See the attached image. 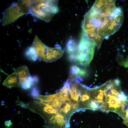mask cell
<instances>
[{"mask_svg":"<svg viewBox=\"0 0 128 128\" xmlns=\"http://www.w3.org/2000/svg\"><path fill=\"white\" fill-rule=\"evenodd\" d=\"M124 18L123 10L116 7L115 0H96L84 16L83 32L95 42L99 50L104 39H108L119 29Z\"/></svg>","mask_w":128,"mask_h":128,"instance_id":"6da1fadb","label":"cell"},{"mask_svg":"<svg viewBox=\"0 0 128 128\" xmlns=\"http://www.w3.org/2000/svg\"><path fill=\"white\" fill-rule=\"evenodd\" d=\"M29 108L44 119L45 128H69L70 118L77 110L70 99L65 83L55 94L38 95L31 101Z\"/></svg>","mask_w":128,"mask_h":128,"instance_id":"7a4b0ae2","label":"cell"},{"mask_svg":"<svg viewBox=\"0 0 128 128\" xmlns=\"http://www.w3.org/2000/svg\"><path fill=\"white\" fill-rule=\"evenodd\" d=\"M118 79L111 80L91 89V94L98 110L118 114L123 119L128 108V100L121 90Z\"/></svg>","mask_w":128,"mask_h":128,"instance_id":"3957f363","label":"cell"},{"mask_svg":"<svg viewBox=\"0 0 128 128\" xmlns=\"http://www.w3.org/2000/svg\"><path fill=\"white\" fill-rule=\"evenodd\" d=\"M96 44L82 32L77 50L71 61L84 68L88 67L94 54Z\"/></svg>","mask_w":128,"mask_h":128,"instance_id":"277c9868","label":"cell"},{"mask_svg":"<svg viewBox=\"0 0 128 128\" xmlns=\"http://www.w3.org/2000/svg\"><path fill=\"white\" fill-rule=\"evenodd\" d=\"M74 79L68 78L66 82L70 99L78 110L87 109L90 100L87 88Z\"/></svg>","mask_w":128,"mask_h":128,"instance_id":"5b68a950","label":"cell"},{"mask_svg":"<svg viewBox=\"0 0 128 128\" xmlns=\"http://www.w3.org/2000/svg\"><path fill=\"white\" fill-rule=\"evenodd\" d=\"M57 0H32L30 14L46 22L59 11Z\"/></svg>","mask_w":128,"mask_h":128,"instance_id":"8992f818","label":"cell"},{"mask_svg":"<svg viewBox=\"0 0 128 128\" xmlns=\"http://www.w3.org/2000/svg\"><path fill=\"white\" fill-rule=\"evenodd\" d=\"M27 14L26 10L18 1L14 3L3 12L2 25L5 26L11 24L20 17Z\"/></svg>","mask_w":128,"mask_h":128,"instance_id":"52a82bcc","label":"cell"},{"mask_svg":"<svg viewBox=\"0 0 128 128\" xmlns=\"http://www.w3.org/2000/svg\"><path fill=\"white\" fill-rule=\"evenodd\" d=\"M26 79V77L24 73L18 68L6 78L3 85L10 88L13 87H21Z\"/></svg>","mask_w":128,"mask_h":128,"instance_id":"ba28073f","label":"cell"},{"mask_svg":"<svg viewBox=\"0 0 128 128\" xmlns=\"http://www.w3.org/2000/svg\"><path fill=\"white\" fill-rule=\"evenodd\" d=\"M31 46L35 48L38 60L45 62L48 46L41 42L37 35L35 37Z\"/></svg>","mask_w":128,"mask_h":128,"instance_id":"9c48e42d","label":"cell"},{"mask_svg":"<svg viewBox=\"0 0 128 128\" xmlns=\"http://www.w3.org/2000/svg\"><path fill=\"white\" fill-rule=\"evenodd\" d=\"M64 50L60 47L52 48L47 47L45 62H51L61 58L63 55Z\"/></svg>","mask_w":128,"mask_h":128,"instance_id":"30bf717a","label":"cell"},{"mask_svg":"<svg viewBox=\"0 0 128 128\" xmlns=\"http://www.w3.org/2000/svg\"><path fill=\"white\" fill-rule=\"evenodd\" d=\"M70 77L75 78L76 77H81L84 76L86 74L85 71L83 69L75 65L72 66L70 70Z\"/></svg>","mask_w":128,"mask_h":128,"instance_id":"8fae6325","label":"cell"},{"mask_svg":"<svg viewBox=\"0 0 128 128\" xmlns=\"http://www.w3.org/2000/svg\"><path fill=\"white\" fill-rule=\"evenodd\" d=\"M26 55L29 59L35 61L37 58V56L35 48L31 46L27 51Z\"/></svg>","mask_w":128,"mask_h":128,"instance_id":"7c38bea8","label":"cell"},{"mask_svg":"<svg viewBox=\"0 0 128 128\" xmlns=\"http://www.w3.org/2000/svg\"><path fill=\"white\" fill-rule=\"evenodd\" d=\"M35 78H32L30 76L28 77L24 82L22 87L24 89L29 88L31 86L33 85L35 82Z\"/></svg>","mask_w":128,"mask_h":128,"instance_id":"4fadbf2b","label":"cell"},{"mask_svg":"<svg viewBox=\"0 0 128 128\" xmlns=\"http://www.w3.org/2000/svg\"><path fill=\"white\" fill-rule=\"evenodd\" d=\"M12 123L11 122L10 120L7 121L5 122V124L7 127H10L11 125H12Z\"/></svg>","mask_w":128,"mask_h":128,"instance_id":"5bb4252c","label":"cell"}]
</instances>
